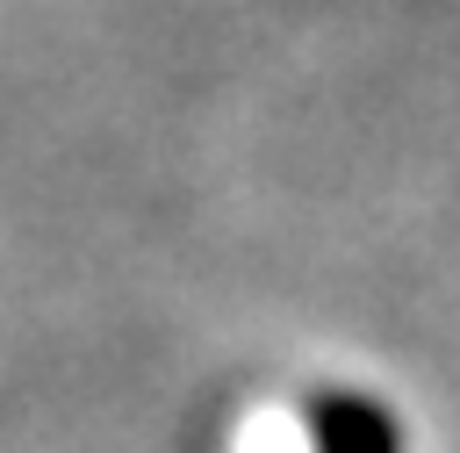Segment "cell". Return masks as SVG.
Wrapping results in <instances>:
<instances>
[{"label": "cell", "instance_id": "cell-1", "mask_svg": "<svg viewBox=\"0 0 460 453\" xmlns=\"http://www.w3.org/2000/svg\"><path fill=\"white\" fill-rule=\"evenodd\" d=\"M309 453H402L395 417L367 395H316L309 403Z\"/></svg>", "mask_w": 460, "mask_h": 453}]
</instances>
